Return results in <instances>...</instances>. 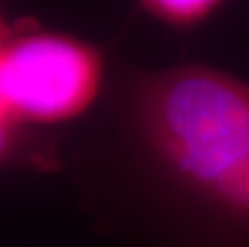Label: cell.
I'll use <instances>...</instances> for the list:
<instances>
[{"instance_id":"obj_2","label":"cell","mask_w":249,"mask_h":247,"mask_svg":"<svg viewBox=\"0 0 249 247\" xmlns=\"http://www.w3.org/2000/svg\"><path fill=\"white\" fill-rule=\"evenodd\" d=\"M103 81L93 45L61 33H26L0 42V90L19 124L68 122L92 106Z\"/></svg>"},{"instance_id":"obj_4","label":"cell","mask_w":249,"mask_h":247,"mask_svg":"<svg viewBox=\"0 0 249 247\" xmlns=\"http://www.w3.org/2000/svg\"><path fill=\"white\" fill-rule=\"evenodd\" d=\"M18 124L10 119H0V161H3L12 149L15 141V132Z\"/></svg>"},{"instance_id":"obj_3","label":"cell","mask_w":249,"mask_h":247,"mask_svg":"<svg viewBox=\"0 0 249 247\" xmlns=\"http://www.w3.org/2000/svg\"><path fill=\"white\" fill-rule=\"evenodd\" d=\"M220 7L222 3L215 0H146L140 3V8L153 19L180 31L198 28Z\"/></svg>"},{"instance_id":"obj_1","label":"cell","mask_w":249,"mask_h":247,"mask_svg":"<svg viewBox=\"0 0 249 247\" xmlns=\"http://www.w3.org/2000/svg\"><path fill=\"white\" fill-rule=\"evenodd\" d=\"M135 124L172 183L249 225V83L201 65L150 74L137 88Z\"/></svg>"}]
</instances>
